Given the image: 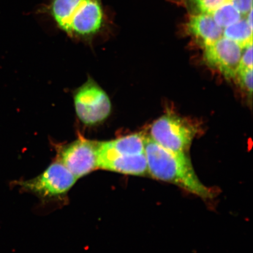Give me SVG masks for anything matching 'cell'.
Masks as SVG:
<instances>
[{"instance_id": "1", "label": "cell", "mask_w": 253, "mask_h": 253, "mask_svg": "<svg viewBox=\"0 0 253 253\" xmlns=\"http://www.w3.org/2000/svg\"><path fill=\"white\" fill-rule=\"evenodd\" d=\"M43 11L75 39L90 40L109 24L102 0H48Z\"/></svg>"}, {"instance_id": "2", "label": "cell", "mask_w": 253, "mask_h": 253, "mask_svg": "<svg viewBox=\"0 0 253 253\" xmlns=\"http://www.w3.org/2000/svg\"><path fill=\"white\" fill-rule=\"evenodd\" d=\"M144 153L148 173L153 178L173 183L202 199L213 197V192L199 180L184 153L167 150L150 137H145Z\"/></svg>"}, {"instance_id": "3", "label": "cell", "mask_w": 253, "mask_h": 253, "mask_svg": "<svg viewBox=\"0 0 253 253\" xmlns=\"http://www.w3.org/2000/svg\"><path fill=\"white\" fill-rule=\"evenodd\" d=\"M195 130L184 119L172 114L161 117L151 126L150 137L167 150L185 153L191 144Z\"/></svg>"}, {"instance_id": "4", "label": "cell", "mask_w": 253, "mask_h": 253, "mask_svg": "<svg viewBox=\"0 0 253 253\" xmlns=\"http://www.w3.org/2000/svg\"><path fill=\"white\" fill-rule=\"evenodd\" d=\"M74 99L76 112L85 125H96L110 115L112 105L109 96L91 79L77 90Z\"/></svg>"}, {"instance_id": "5", "label": "cell", "mask_w": 253, "mask_h": 253, "mask_svg": "<svg viewBox=\"0 0 253 253\" xmlns=\"http://www.w3.org/2000/svg\"><path fill=\"white\" fill-rule=\"evenodd\" d=\"M77 179L61 163H55L37 178L17 184L41 197L48 198L67 192Z\"/></svg>"}, {"instance_id": "6", "label": "cell", "mask_w": 253, "mask_h": 253, "mask_svg": "<svg viewBox=\"0 0 253 253\" xmlns=\"http://www.w3.org/2000/svg\"><path fill=\"white\" fill-rule=\"evenodd\" d=\"M204 49V59L208 65L227 79L236 78L243 50L241 46L223 36Z\"/></svg>"}, {"instance_id": "7", "label": "cell", "mask_w": 253, "mask_h": 253, "mask_svg": "<svg viewBox=\"0 0 253 253\" xmlns=\"http://www.w3.org/2000/svg\"><path fill=\"white\" fill-rule=\"evenodd\" d=\"M98 142L79 139L61 151V163L76 178L87 175L97 168Z\"/></svg>"}, {"instance_id": "8", "label": "cell", "mask_w": 253, "mask_h": 253, "mask_svg": "<svg viewBox=\"0 0 253 253\" xmlns=\"http://www.w3.org/2000/svg\"><path fill=\"white\" fill-rule=\"evenodd\" d=\"M185 33L204 48L223 37V29L210 14H188L183 25Z\"/></svg>"}, {"instance_id": "9", "label": "cell", "mask_w": 253, "mask_h": 253, "mask_svg": "<svg viewBox=\"0 0 253 253\" xmlns=\"http://www.w3.org/2000/svg\"><path fill=\"white\" fill-rule=\"evenodd\" d=\"M145 135L138 132L109 141L98 142V158L112 156H136L144 153Z\"/></svg>"}, {"instance_id": "10", "label": "cell", "mask_w": 253, "mask_h": 253, "mask_svg": "<svg viewBox=\"0 0 253 253\" xmlns=\"http://www.w3.org/2000/svg\"><path fill=\"white\" fill-rule=\"evenodd\" d=\"M97 168L120 173L144 176L147 173L145 153L136 156H112L98 158Z\"/></svg>"}, {"instance_id": "11", "label": "cell", "mask_w": 253, "mask_h": 253, "mask_svg": "<svg viewBox=\"0 0 253 253\" xmlns=\"http://www.w3.org/2000/svg\"><path fill=\"white\" fill-rule=\"evenodd\" d=\"M224 37L238 43L243 49L253 43V27L243 18L237 23L223 29Z\"/></svg>"}, {"instance_id": "12", "label": "cell", "mask_w": 253, "mask_h": 253, "mask_svg": "<svg viewBox=\"0 0 253 253\" xmlns=\"http://www.w3.org/2000/svg\"><path fill=\"white\" fill-rule=\"evenodd\" d=\"M173 2L187 9L188 14L213 13L228 0H172Z\"/></svg>"}, {"instance_id": "13", "label": "cell", "mask_w": 253, "mask_h": 253, "mask_svg": "<svg viewBox=\"0 0 253 253\" xmlns=\"http://www.w3.org/2000/svg\"><path fill=\"white\" fill-rule=\"evenodd\" d=\"M211 15L216 23L223 29L237 23L243 18L229 1L221 5Z\"/></svg>"}, {"instance_id": "14", "label": "cell", "mask_w": 253, "mask_h": 253, "mask_svg": "<svg viewBox=\"0 0 253 253\" xmlns=\"http://www.w3.org/2000/svg\"><path fill=\"white\" fill-rule=\"evenodd\" d=\"M240 86L250 94L253 93V69H247L237 72L236 77Z\"/></svg>"}, {"instance_id": "15", "label": "cell", "mask_w": 253, "mask_h": 253, "mask_svg": "<svg viewBox=\"0 0 253 253\" xmlns=\"http://www.w3.org/2000/svg\"><path fill=\"white\" fill-rule=\"evenodd\" d=\"M239 64L238 71L253 69V43L245 47ZM237 71V72H238Z\"/></svg>"}, {"instance_id": "16", "label": "cell", "mask_w": 253, "mask_h": 253, "mask_svg": "<svg viewBox=\"0 0 253 253\" xmlns=\"http://www.w3.org/2000/svg\"><path fill=\"white\" fill-rule=\"evenodd\" d=\"M243 17H246L253 9V0H228Z\"/></svg>"}]
</instances>
